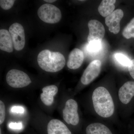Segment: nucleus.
I'll return each instance as SVG.
<instances>
[{
  "instance_id": "0eeeda50",
  "label": "nucleus",
  "mask_w": 134,
  "mask_h": 134,
  "mask_svg": "<svg viewBox=\"0 0 134 134\" xmlns=\"http://www.w3.org/2000/svg\"><path fill=\"white\" fill-rule=\"evenodd\" d=\"M89 33L88 37L89 43L93 42H101L105 34L103 24L96 19L90 20L88 23Z\"/></svg>"
},
{
  "instance_id": "1a4fd4ad",
  "label": "nucleus",
  "mask_w": 134,
  "mask_h": 134,
  "mask_svg": "<svg viewBox=\"0 0 134 134\" xmlns=\"http://www.w3.org/2000/svg\"><path fill=\"white\" fill-rule=\"evenodd\" d=\"M124 16L123 10L121 9H117L105 19V24L109 28L110 32L117 34L120 30V22Z\"/></svg>"
},
{
  "instance_id": "aec40b11",
  "label": "nucleus",
  "mask_w": 134,
  "mask_h": 134,
  "mask_svg": "<svg viewBox=\"0 0 134 134\" xmlns=\"http://www.w3.org/2000/svg\"><path fill=\"white\" fill-rule=\"evenodd\" d=\"M101 47V42H93L89 43L88 49L89 52H96L100 50Z\"/></svg>"
},
{
  "instance_id": "ddd939ff",
  "label": "nucleus",
  "mask_w": 134,
  "mask_h": 134,
  "mask_svg": "<svg viewBox=\"0 0 134 134\" xmlns=\"http://www.w3.org/2000/svg\"><path fill=\"white\" fill-rule=\"evenodd\" d=\"M14 44L9 31L5 29L0 30V49L8 53L14 51Z\"/></svg>"
},
{
  "instance_id": "b1692460",
  "label": "nucleus",
  "mask_w": 134,
  "mask_h": 134,
  "mask_svg": "<svg viewBox=\"0 0 134 134\" xmlns=\"http://www.w3.org/2000/svg\"><path fill=\"white\" fill-rule=\"evenodd\" d=\"M128 69L130 74L134 79V59L131 60L130 64L128 67Z\"/></svg>"
},
{
  "instance_id": "f3484780",
  "label": "nucleus",
  "mask_w": 134,
  "mask_h": 134,
  "mask_svg": "<svg viewBox=\"0 0 134 134\" xmlns=\"http://www.w3.org/2000/svg\"><path fill=\"white\" fill-rule=\"evenodd\" d=\"M122 36L126 39L134 38V18L123 29Z\"/></svg>"
},
{
  "instance_id": "f257e3e1",
  "label": "nucleus",
  "mask_w": 134,
  "mask_h": 134,
  "mask_svg": "<svg viewBox=\"0 0 134 134\" xmlns=\"http://www.w3.org/2000/svg\"><path fill=\"white\" fill-rule=\"evenodd\" d=\"M92 102L95 111L104 118L111 117L114 111V105L111 96L104 87H99L93 92Z\"/></svg>"
},
{
  "instance_id": "9d476101",
  "label": "nucleus",
  "mask_w": 134,
  "mask_h": 134,
  "mask_svg": "<svg viewBox=\"0 0 134 134\" xmlns=\"http://www.w3.org/2000/svg\"><path fill=\"white\" fill-rule=\"evenodd\" d=\"M84 59V55L82 51L75 48L70 53L67 66L71 69H76L81 66Z\"/></svg>"
},
{
  "instance_id": "423d86ee",
  "label": "nucleus",
  "mask_w": 134,
  "mask_h": 134,
  "mask_svg": "<svg viewBox=\"0 0 134 134\" xmlns=\"http://www.w3.org/2000/svg\"><path fill=\"white\" fill-rule=\"evenodd\" d=\"M78 105L75 100L70 99L66 101L63 111L64 120L68 124L76 126L79 123V118L77 112Z\"/></svg>"
},
{
  "instance_id": "a211bd4d",
  "label": "nucleus",
  "mask_w": 134,
  "mask_h": 134,
  "mask_svg": "<svg viewBox=\"0 0 134 134\" xmlns=\"http://www.w3.org/2000/svg\"><path fill=\"white\" fill-rule=\"evenodd\" d=\"M115 58V59L119 63L125 66L128 67L131 62V60L127 56L120 53L116 54Z\"/></svg>"
},
{
  "instance_id": "393cba45",
  "label": "nucleus",
  "mask_w": 134,
  "mask_h": 134,
  "mask_svg": "<svg viewBox=\"0 0 134 134\" xmlns=\"http://www.w3.org/2000/svg\"><path fill=\"white\" fill-rule=\"evenodd\" d=\"M56 1L55 0H45V1H44L47 3H51L54 2Z\"/></svg>"
},
{
  "instance_id": "5701e85b",
  "label": "nucleus",
  "mask_w": 134,
  "mask_h": 134,
  "mask_svg": "<svg viewBox=\"0 0 134 134\" xmlns=\"http://www.w3.org/2000/svg\"><path fill=\"white\" fill-rule=\"evenodd\" d=\"M11 111L16 113L23 114L24 113V109L23 107L21 106H14L11 108Z\"/></svg>"
},
{
  "instance_id": "6ab92c4d",
  "label": "nucleus",
  "mask_w": 134,
  "mask_h": 134,
  "mask_svg": "<svg viewBox=\"0 0 134 134\" xmlns=\"http://www.w3.org/2000/svg\"><path fill=\"white\" fill-rule=\"evenodd\" d=\"M15 2L14 0H1L0 6L3 9L8 10L12 8Z\"/></svg>"
},
{
  "instance_id": "39448f33",
  "label": "nucleus",
  "mask_w": 134,
  "mask_h": 134,
  "mask_svg": "<svg viewBox=\"0 0 134 134\" xmlns=\"http://www.w3.org/2000/svg\"><path fill=\"white\" fill-rule=\"evenodd\" d=\"M14 48L17 51H21L24 47L25 44V37L24 29L23 25L15 23L11 25L9 28Z\"/></svg>"
},
{
  "instance_id": "4468645a",
  "label": "nucleus",
  "mask_w": 134,
  "mask_h": 134,
  "mask_svg": "<svg viewBox=\"0 0 134 134\" xmlns=\"http://www.w3.org/2000/svg\"><path fill=\"white\" fill-rule=\"evenodd\" d=\"M58 89L55 85L46 86L42 89L43 92L40 95V98L44 104L49 106L52 104L54 97L57 94Z\"/></svg>"
},
{
  "instance_id": "a878e982",
  "label": "nucleus",
  "mask_w": 134,
  "mask_h": 134,
  "mask_svg": "<svg viewBox=\"0 0 134 134\" xmlns=\"http://www.w3.org/2000/svg\"><path fill=\"white\" fill-rule=\"evenodd\" d=\"M0 134H1V130L0 129Z\"/></svg>"
},
{
  "instance_id": "6e6552de",
  "label": "nucleus",
  "mask_w": 134,
  "mask_h": 134,
  "mask_svg": "<svg viewBox=\"0 0 134 134\" xmlns=\"http://www.w3.org/2000/svg\"><path fill=\"white\" fill-rule=\"evenodd\" d=\"M101 62L99 60L92 61L85 70L81 78L82 83L87 85L92 82L100 74Z\"/></svg>"
},
{
  "instance_id": "2eb2a0df",
  "label": "nucleus",
  "mask_w": 134,
  "mask_h": 134,
  "mask_svg": "<svg viewBox=\"0 0 134 134\" xmlns=\"http://www.w3.org/2000/svg\"><path fill=\"white\" fill-rule=\"evenodd\" d=\"M115 0H103L98 7V11L100 14L106 17L111 14L115 9Z\"/></svg>"
},
{
  "instance_id": "4be33fe9",
  "label": "nucleus",
  "mask_w": 134,
  "mask_h": 134,
  "mask_svg": "<svg viewBox=\"0 0 134 134\" xmlns=\"http://www.w3.org/2000/svg\"><path fill=\"white\" fill-rule=\"evenodd\" d=\"M9 126L11 129L20 130L23 128V124L21 122H10Z\"/></svg>"
},
{
  "instance_id": "412c9836",
  "label": "nucleus",
  "mask_w": 134,
  "mask_h": 134,
  "mask_svg": "<svg viewBox=\"0 0 134 134\" xmlns=\"http://www.w3.org/2000/svg\"><path fill=\"white\" fill-rule=\"evenodd\" d=\"M5 105L2 100H0V124L1 125L5 120Z\"/></svg>"
},
{
  "instance_id": "9b49d317",
  "label": "nucleus",
  "mask_w": 134,
  "mask_h": 134,
  "mask_svg": "<svg viewBox=\"0 0 134 134\" xmlns=\"http://www.w3.org/2000/svg\"><path fill=\"white\" fill-rule=\"evenodd\" d=\"M134 96V81L127 82L120 88L119 91V98L123 104H128Z\"/></svg>"
},
{
  "instance_id": "f03ea898",
  "label": "nucleus",
  "mask_w": 134,
  "mask_h": 134,
  "mask_svg": "<svg viewBox=\"0 0 134 134\" xmlns=\"http://www.w3.org/2000/svg\"><path fill=\"white\" fill-rule=\"evenodd\" d=\"M37 62L43 70L48 72H55L63 68L66 60L64 55L60 53L44 50L38 54Z\"/></svg>"
},
{
  "instance_id": "f8f14e48",
  "label": "nucleus",
  "mask_w": 134,
  "mask_h": 134,
  "mask_svg": "<svg viewBox=\"0 0 134 134\" xmlns=\"http://www.w3.org/2000/svg\"><path fill=\"white\" fill-rule=\"evenodd\" d=\"M47 130L48 134H72L66 126L57 119L50 121L47 125Z\"/></svg>"
},
{
  "instance_id": "dca6fc26",
  "label": "nucleus",
  "mask_w": 134,
  "mask_h": 134,
  "mask_svg": "<svg viewBox=\"0 0 134 134\" xmlns=\"http://www.w3.org/2000/svg\"><path fill=\"white\" fill-rule=\"evenodd\" d=\"M86 134H113L105 125L100 123H92L88 125L86 129Z\"/></svg>"
},
{
  "instance_id": "7ed1b4c3",
  "label": "nucleus",
  "mask_w": 134,
  "mask_h": 134,
  "mask_svg": "<svg viewBox=\"0 0 134 134\" xmlns=\"http://www.w3.org/2000/svg\"><path fill=\"white\" fill-rule=\"evenodd\" d=\"M37 14L43 22L51 24L59 22L62 16L61 12L59 8L48 3L41 5L39 8Z\"/></svg>"
},
{
  "instance_id": "20e7f679",
  "label": "nucleus",
  "mask_w": 134,
  "mask_h": 134,
  "mask_svg": "<svg viewBox=\"0 0 134 134\" xmlns=\"http://www.w3.org/2000/svg\"><path fill=\"white\" fill-rule=\"evenodd\" d=\"M7 83L12 88H19L28 86L31 81L26 73L17 69L9 70L6 76Z\"/></svg>"
}]
</instances>
